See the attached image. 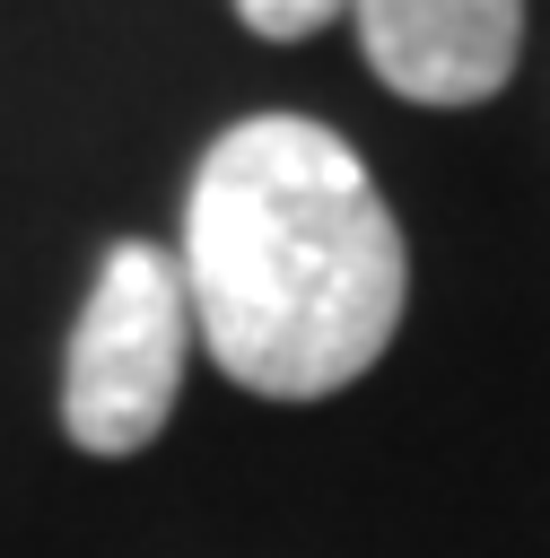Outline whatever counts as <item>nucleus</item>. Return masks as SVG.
Returning a JSON list of instances; mask_svg holds the SVG:
<instances>
[{"label":"nucleus","mask_w":550,"mask_h":558,"mask_svg":"<svg viewBox=\"0 0 550 558\" xmlns=\"http://www.w3.org/2000/svg\"><path fill=\"white\" fill-rule=\"evenodd\" d=\"M367 70L410 105H489L524 52V0H349Z\"/></svg>","instance_id":"nucleus-3"},{"label":"nucleus","mask_w":550,"mask_h":558,"mask_svg":"<svg viewBox=\"0 0 550 558\" xmlns=\"http://www.w3.org/2000/svg\"><path fill=\"white\" fill-rule=\"evenodd\" d=\"M192 296L175 253L122 235L96 262V288L70 323V357H61V427L79 453H140L183 392V357H192Z\"/></svg>","instance_id":"nucleus-2"},{"label":"nucleus","mask_w":550,"mask_h":558,"mask_svg":"<svg viewBox=\"0 0 550 558\" xmlns=\"http://www.w3.org/2000/svg\"><path fill=\"white\" fill-rule=\"evenodd\" d=\"M349 0H236V17L262 35V44H306L314 26H332Z\"/></svg>","instance_id":"nucleus-4"},{"label":"nucleus","mask_w":550,"mask_h":558,"mask_svg":"<svg viewBox=\"0 0 550 558\" xmlns=\"http://www.w3.org/2000/svg\"><path fill=\"white\" fill-rule=\"evenodd\" d=\"M183 296L210 357L262 401L358 384L402 331V227L358 148L306 113H244L192 166Z\"/></svg>","instance_id":"nucleus-1"}]
</instances>
